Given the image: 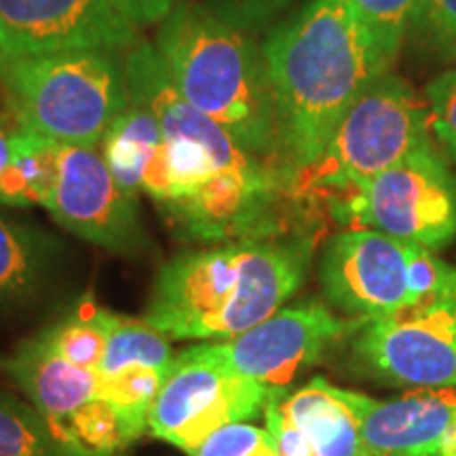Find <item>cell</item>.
<instances>
[{
    "label": "cell",
    "mask_w": 456,
    "mask_h": 456,
    "mask_svg": "<svg viewBox=\"0 0 456 456\" xmlns=\"http://www.w3.org/2000/svg\"><path fill=\"white\" fill-rule=\"evenodd\" d=\"M275 98L279 163L296 188L359 95L389 66L345 0H309L262 45Z\"/></svg>",
    "instance_id": "1"
},
{
    "label": "cell",
    "mask_w": 456,
    "mask_h": 456,
    "mask_svg": "<svg viewBox=\"0 0 456 456\" xmlns=\"http://www.w3.org/2000/svg\"><path fill=\"white\" fill-rule=\"evenodd\" d=\"M125 74L131 102L155 114L165 134L163 151L142 186L161 214L224 218L262 197L294 188L281 169L245 151L182 98L155 45L140 41L129 49Z\"/></svg>",
    "instance_id": "2"
},
{
    "label": "cell",
    "mask_w": 456,
    "mask_h": 456,
    "mask_svg": "<svg viewBox=\"0 0 456 456\" xmlns=\"http://www.w3.org/2000/svg\"><path fill=\"white\" fill-rule=\"evenodd\" d=\"M309 262V241L277 235L184 252L159 271L144 322L167 338L232 340L298 292Z\"/></svg>",
    "instance_id": "3"
},
{
    "label": "cell",
    "mask_w": 456,
    "mask_h": 456,
    "mask_svg": "<svg viewBox=\"0 0 456 456\" xmlns=\"http://www.w3.org/2000/svg\"><path fill=\"white\" fill-rule=\"evenodd\" d=\"M152 45L188 104L245 151L281 169L269 66L252 34L220 20L197 0H178L157 24Z\"/></svg>",
    "instance_id": "4"
},
{
    "label": "cell",
    "mask_w": 456,
    "mask_h": 456,
    "mask_svg": "<svg viewBox=\"0 0 456 456\" xmlns=\"http://www.w3.org/2000/svg\"><path fill=\"white\" fill-rule=\"evenodd\" d=\"M0 89L20 131L94 148L131 102L121 53L95 49L0 57Z\"/></svg>",
    "instance_id": "5"
},
{
    "label": "cell",
    "mask_w": 456,
    "mask_h": 456,
    "mask_svg": "<svg viewBox=\"0 0 456 456\" xmlns=\"http://www.w3.org/2000/svg\"><path fill=\"white\" fill-rule=\"evenodd\" d=\"M319 283L332 309L368 322L431 300L456 298V266L408 239L346 228L323 248Z\"/></svg>",
    "instance_id": "6"
},
{
    "label": "cell",
    "mask_w": 456,
    "mask_h": 456,
    "mask_svg": "<svg viewBox=\"0 0 456 456\" xmlns=\"http://www.w3.org/2000/svg\"><path fill=\"white\" fill-rule=\"evenodd\" d=\"M429 144L427 102L402 77L385 72L353 102L296 188L351 191Z\"/></svg>",
    "instance_id": "7"
},
{
    "label": "cell",
    "mask_w": 456,
    "mask_h": 456,
    "mask_svg": "<svg viewBox=\"0 0 456 456\" xmlns=\"http://www.w3.org/2000/svg\"><path fill=\"white\" fill-rule=\"evenodd\" d=\"M281 395L237 372L218 342H203L175 353L148 416V431L192 456L216 431L265 416L266 406Z\"/></svg>",
    "instance_id": "8"
},
{
    "label": "cell",
    "mask_w": 456,
    "mask_h": 456,
    "mask_svg": "<svg viewBox=\"0 0 456 456\" xmlns=\"http://www.w3.org/2000/svg\"><path fill=\"white\" fill-rule=\"evenodd\" d=\"M340 195L336 216L351 228H372L433 252L456 237V186L431 144Z\"/></svg>",
    "instance_id": "9"
},
{
    "label": "cell",
    "mask_w": 456,
    "mask_h": 456,
    "mask_svg": "<svg viewBox=\"0 0 456 456\" xmlns=\"http://www.w3.org/2000/svg\"><path fill=\"white\" fill-rule=\"evenodd\" d=\"M7 372L74 456H117L134 442L117 410L102 402L100 374L74 366L41 334L15 351Z\"/></svg>",
    "instance_id": "10"
},
{
    "label": "cell",
    "mask_w": 456,
    "mask_h": 456,
    "mask_svg": "<svg viewBox=\"0 0 456 456\" xmlns=\"http://www.w3.org/2000/svg\"><path fill=\"white\" fill-rule=\"evenodd\" d=\"M41 205L72 235L110 252L135 254L146 245L138 199L118 186L94 146L51 140Z\"/></svg>",
    "instance_id": "11"
},
{
    "label": "cell",
    "mask_w": 456,
    "mask_h": 456,
    "mask_svg": "<svg viewBox=\"0 0 456 456\" xmlns=\"http://www.w3.org/2000/svg\"><path fill=\"white\" fill-rule=\"evenodd\" d=\"M353 336L357 355L387 383L419 389L456 387V298L368 319Z\"/></svg>",
    "instance_id": "12"
},
{
    "label": "cell",
    "mask_w": 456,
    "mask_h": 456,
    "mask_svg": "<svg viewBox=\"0 0 456 456\" xmlns=\"http://www.w3.org/2000/svg\"><path fill=\"white\" fill-rule=\"evenodd\" d=\"M140 28L110 0H0V57L60 51H123L140 43Z\"/></svg>",
    "instance_id": "13"
},
{
    "label": "cell",
    "mask_w": 456,
    "mask_h": 456,
    "mask_svg": "<svg viewBox=\"0 0 456 456\" xmlns=\"http://www.w3.org/2000/svg\"><path fill=\"white\" fill-rule=\"evenodd\" d=\"M363 323L366 319H342L319 302H305L279 309L218 346L237 372L288 393L300 370L313 366L334 340L355 334Z\"/></svg>",
    "instance_id": "14"
},
{
    "label": "cell",
    "mask_w": 456,
    "mask_h": 456,
    "mask_svg": "<svg viewBox=\"0 0 456 456\" xmlns=\"http://www.w3.org/2000/svg\"><path fill=\"white\" fill-rule=\"evenodd\" d=\"M355 414L366 456H442L456 412L454 389H416L395 399H374L340 389Z\"/></svg>",
    "instance_id": "15"
},
{
    "label": "cell",
    "mask_w": 456,
    "mask_h": 456,
    "mask_svg": "<svg viewBox=\"0 0 456 456\" xmlns=\"http://www.w3.org/2000/svg\"><path fill=\"white\" fill-rule=\"evenodd\" d=\"M277 408L298 427L315 456H366L355 414L340 387L313 379L298 391L277 399Z\"/></svg>",
    "instance_id": "16"
},
{
    "label": "cell",
    "mask_w": 456,
    "mask_h": 456,
    "mask_svg": "<svg viewBox=\"0 0 456 456\" xmlns=\"http://www.w3.org/2000/svg\"><path fill=\"white\" fill-rule=\"evenodd\" d=\"M165 134L159 118L138 102L118 114L102 140V157L118 186L138 199L148 169L163 151Z\"/></svg>",
    "instance_id": "17"
},
{
    "label": "cell",
    "mask_w": 456,
    "mask_h": 456,
    "mask_svg": "<svg viewBox=\"0 0 456 456\" xmlns=\"http://www.w3.org/2000/svg\"><path fill=\"white\" fill-rule=\"evenodd\" d=\"M53 258L47 235L0 216V306L32 298L45 285Z\"/></svg>",
    "instance_id": "18"
},
{
    "label": "cell",
    "mask_w": 456,
    "mask_h": 456,
    "mask_svg": "<svg viewBox=\"0 0 456 456\" xmlns=\"http://www.w3.org/2000/svg\"><path fill=\"white\" fill-rule=\"evenodd\" d=\"M114 322L117 313L102 309L94 300L85 298L38 334L49 342L51 349L74 366L98 372Z\"/></svg>",
    "instance_id": "19"
},
{
    "label": "cell",
    "mask_w": 456,
    "mask_h": 456,
    "mask_svg": "<svg viewBox=\"0 0 456 456\" xmlns=\"http://www.w3.org/2000/svg\"><path fill=\"white\" fill-rule=\"evenodd\" d=\"M0 456H74L32 403L0 391Z\"/></svg>",
    "instance_id": "20"
},
{
    "label": "cell",
    "mask_w": 456,
    "mask_h": 456,
    "mask_svg": "<svg viewBox=\"0 0 456 456\" xmlns=\"http://www.w3.org/2000/svg\"><path fill=\"white\" fill-rule=\"evenodd\" d=\"M345 3L372 38L387 66L391 68L403 38L410 32L419 0H345Z\"/></svg>",
    "instance_id": "21"
},
{
    "label": "cell",
    "mask_w": 456,
    "mask_h": 456,
    "mask_svg": "<svg viewBox=\"0 0 456 456\" xmlns=\"http://www.w3.org/2000/svg\"><path fill=\"white\" fill-rule=\"evenodd\" d=\"M197 3L239 30L254 34L275 24L279 17L288 13L300 0H197Z\"/></svg>",
    "instance_id": "22"
},
{
    "label": "cell",
    "mask_w": 456,
    "mask_h": 456,
    "mask_svg": "<svg viewBox=\"0 0 456 456\" xmlns=\"http://www.w3.org/2000/svg\"><path fill=\"white\" fill-rule=\"evenodd\" d=\"M410 30L446 60L456 57V0H419Z\"/></svg>",
    "instance_id": "23"
},
{
    "label": "cell",
    "mask_w": 456,
    "mask_h": 456,
    "mask_svg": "<svg viewBox=\"0 0 456 456\" xmlns=\"http://www.w3.org/2000/svg\"><path fill=\"white\" fill-rule=\"evenodd\" d=\"M192 456H279V452L269 429L235 423L209 436Z\"/></svg>",
    "instance_id": "24"
},
{
    "label": "cell",
    "mask_w": 456,
    "mask_h": 456,
    "mask_svg": "<svg viewBox=\"0 0 456 456\" xmlns=\"http://www.w3.org/2000/svg\"><path fill=\"white\" fill-rule=\"evenodd\" d=\"M431 134L456 157V68L433 78L425 89Z\"/></svg>",
    "instance_id": "25"
},
{
    "label": "cell",
    "mask_w": 456,
    "mask_h": 456,
    "mask_svg": "<svg viewBox=\"0 0 456 456\" xmlns=\"http://www.w3.org/2000/svg\"><path fill=\"white\" fill-rule=\"evenodd\" d=\"M277 399H273L269 406H266L265 420L266 429H269L273 440H275L279 456H315L298 427L277 408Z\"/></svg>",
    "instance_id": "26"
},
{
    "label": "cell",
    "mask_w": 456,
    "mask_h": 456,
    "mask_svg": "<svg viewBox=\"0 0 456 456\" xmlns=\"http://www.w3.org/2000/svg\"><path fill=\"white\" fill-rule=\"evenodd\" d=\"M110 3L135 26L144 28L161 24L178 4V0H110Z\"/></svg>",
    "instance_id": "27"
},
{
    "label": "cell",
    "mask_w": 456,
    "mask_h": 456,
    "mask_svg": "<svg viewBox=\"0 0 456 456\" xmlns=\"http://www.w3.org/2000/svg\"><path fill=\"white\" fill-rule=\"evenodd\" d=\"M11 161H13V152H11V135H7L3 129H0V180H3V175L7 174V169L11 167Z\"/></svg>",
    "instance_id": "28"
},
{
    "label": "cell",
    "mask_w": 456,
    "mask_h": 456,
    "mask_svg": "<svg viewBox=\"0 0 456 456\" xmlns=\"http://www.w3.org/2000/svg\"><path fill=\"white\" fill-rule=\"evenodd\" d=\"M442 456H456V412L442 442Z\"/></svg>",
    "instance_id": "29"
},
{
    "label": "cell",
    "mask_w": 456,
    "mask_h": 456,
    "mask_svg": "<svg viewBox=\"0 0 456 456\" xmlns=\"http://www.w3.org/2000/svg\"><path fill=\"white\" fill-rule=\"evenodd\" d=\"M0 368H7V362H3V359H0Z\"/></svg>",
    "instance_id": "30"
}]
</instances>
